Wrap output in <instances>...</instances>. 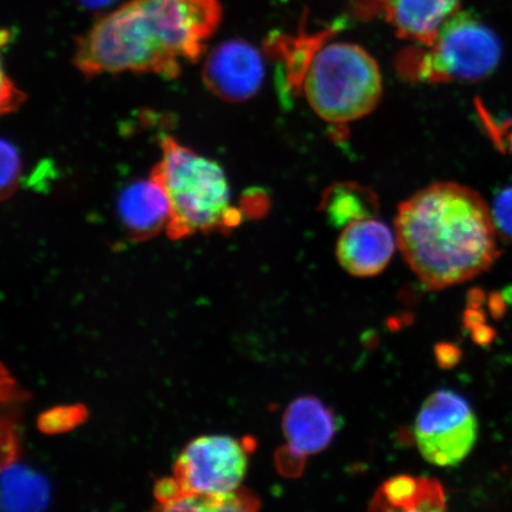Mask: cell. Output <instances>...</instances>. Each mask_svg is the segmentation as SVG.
I'll return each mask as SVG.
<instances>
[{"label": "cell", "mask_w": 512, "mask_h": 512, "mask_svg": "<svg viewBox=\"0 0 512 512\" xmlns=\"http://www.w3.org/2000/svg\"><path fill=\"white\" fill-rule=\"evenodd\" d=\"M219 0H130L76 41L74 63L92 78L121 72L177 78L219 27Z\"/></svg>", "instance_id": "6da1fadb"}, {"label": "cell", "mask_w": 512, "mask_h": 512, "mask_svg": "<svg viewBox=\"0 0 512 512\" xmlns=\"http://www.w3.org/2000/svg\"><path fill=\"white\" fill-rule=\"evenodd\" d=\"M396 241L427 290L459 285L488 271L498 258L491 209L477 191L439 182L401 203Z\"/></svg>", "instance_id": "7a4b0ae2"}, {"label": "cell", "mask_w": 512, "mask_h": 512, "mask_svg": "<svg viewBox=\"0 0 512 512\" xmlns=\"http://www.w3.org/2000/svg\"><path fill=\"white\" fill-rule=\"evenodd\" d=\"M163 156L151 179L168 198L170 219L166 232L171 239L196 233L227 232L241 221L233 207L226 174L219 164L166 137Z\"/></svg>", "instance_id": "3957f363"}, {"label": "cell", "mask_w": 512, "mask_h": 512, "mask_svg": "<svg viewBox=\"0 0 512 512\" xmlns=\"http://www.w3.org/2000/svg\"><path fill=\"white\" fill-rule=\"evenodd\" d=\"M382 89L379 64L354 43L335 42L318 49L304 76L307 102L331 124L366 117L379 105Z\"/></svg>", "instance_id": "277c9868"}, {"label": "cell", "mask_w": 512, "mask_h": 512, "mask_svg": "<svg viewBox=\"0 0 512 512\" xmlns=\"http://www.w3.org/2000/svg\"><path fill=\"white\" fill-rule=\"evenodd\" d=\"M427 48L418 73L425 81L483 80L495 72L502 59V43L495 31L469 12H456L448 18Z\"/></svg>", "instance_id": "5b68a950"}, {"label": "cell", "mask_w": 512, "mask_h": 512, "mask_svg": "<svg viewBox=\"0 0 512 512\" xmlns=\"http://www.w3.org/2000/svg\"><path fill=\"white\" fill-rule=\"evenodd\" d=\"M421 456L440 467L456 466L469 456L478 437L470 403L452 390L434 392L422 403L414 426Z\"/></svg>", "instance_id": "8992f818"}, {"label": "cell", "mask_w": 512, "mask_h": 512, "mask_svg": "<svg viewBox=\"0 0 512 512\" xmlns=\"http://www.w3.org/2000/svg\"><path fill=\"white\" fill-rule=\"evenodd\" d=\"M247 466L245 443L229 435H202L179 454L175 479L184 494L227 496L240 490Z\"/></svg>", "instance_id": "52a82bcc"}, {"label": "cell", "mask_w": 512, "mask_h": 512, "mask_svg": "<svg viewBox=\"0 0 512 512\" xmlns=\"http://www.w3.org/2000/svg\"><path fill=\"white\" fill-rule=\"evenodd\" d=\"M265 66L258 49L245 41H227L211 51L203 80L211 93L224 101L242 102L258 93Z\"/></svg>", "instance_id": "ba28073f"}, {"label": "cell", "mask_w": 512, "mask_h": 512, "mask_svg": "<svg viewBox=\"0 0 512 512\" xmlns=\"http://www.w3.org/2000/svg\"><path fill=\"white\" fill-rule=\"evenodd\" d=\"M396 245L395 230L375 217H369L343 228L336 255L349 274L368 278L384 271L393 258Z\"/></svg>", "instance_id": "9c48e42d"}, {"label": "cell", "mask_w": 512, "mask_h": 512, "mask_svg": "<svg viewBox=\"0 0 512 512\" xmlns=\"http://www.w3.org/2000/svg\"><path fill=\"white\" fill-rule=\"evenodd\" d=\"M460 0H371L396 34L405 40L430 46L448 18L456 14Z\"/></svg>", "instance_id": "30bf717a"}, {"label": "cell", "mask_w": 512, "mask_h": 512, "mask_svg": "<svg viewBox=\"0 0 512 512\" xmlns=\"http://www.w3.org/2000/svg\"><path fill=\"white\" fill-rule=\"evenodd\" d=\"M283 428L288 448L300 456H310L331 444L336 433V420L322 401L304 396L287 407Z\"/></svg>", "instance_id": "8fae6325"}, {"label": "cell", "mask_w": 512, "mask_h": 512, "mask_svg": "<svg viewBox=\"0 0 512 512\" xmlns=\"http://www.w3.org/2000/svg\"><path fill=\"white\" fill-rule=\"evenodd\" d=\"M118 211L127 233L134 240L151 239L168 227V198L156 182H134L121 192Z\"/></svg>", "instance_id": "7c38bea8"}, {"label": "cell", "mask_w": 512, "mask_h": 512, "mask_svg": "<svg viewBox=\"0 0 512 512\" xmlns=\"http://www.w3.org/2000/svg\"><path fill=\"white\" fill-rule=\"evenodd\" d=\"M323 209L336 227L374 217L377 209L376 197L368 189L355 183H339L325 192Z\"/></svg>", "instance_id": "4fadbf2b"}, {"label": "cell", "mask_w": 512, "mask_h": 512, "mask_svg": "<svg viewBox=\"0 0 512 512\" xmlns=\"http://www.w3.org/2000/svg\"><path fill=\"white\" fill-rule=\"evenodd\" d=\"M4 504L10 509H40L48 502V486L27 467H11L4 475Z\"/></svg>", "instance_id": "5bb4252c"}, {"label": "cell", "mask_w": 512, "mask_h": 512, "mask_svg": "<svg viewBox=\"0 0 512 512\" xmlns=\"http://www.w3.org/2000/svg\"><path fill=\"white\" fill-rule=\"evenodd\" d=\"M421 479L396 476L387 480L371 501V510L416 511L420 496Z\"/></svg>", "instance_id": "9a60e30c"}, {"label": "cell", "mask_w": 512, "mask_h": 512, "mask_svg": "<svg viewBox=\"0 0 512 512\" xmlns=\"http://www.w3.org/2000/svg\"><path fill=\"white\" fill-rule=\"evenodd\" d=\"M2 200L6 201L9 197L15 194L19 176H21V156L17 147L9 142V140H2Z\"/></svg>", "instance_id": "2e32d148"}, {"label": "cell", "mask_w": 512, "mask_h": 512, "mask_svg": "<svg viewBox=\"0 0 512 512\" xmlns=\"http://www.w3.org/2000/svg\"><path fill=\"white\" fill-rule=\"evenodd\" d=\"M491 213L497 233L505 240L512 242V187L499 192Z\"/></svg>", "instance_id": "e0dca14e"}, {"label": "cell", "mask_w": 512, "mask_h": 512, "mask_svg": "<svg viewBox=\"0 0 512 512\" xmlns=\"http://www.w3.org/2000/svg\"><path fill=\"white\" fill-rule=\"evenodd\" d=\"M421 488L416 511H443L446 507V497L443 486L437 479L420 477Z\"/></svg>", "instance_id": "ac0fdd59"}, {"label": "cell", "mask_w": 512, "mask_h": 512, "mask_svg": "<svg viewBox=\"0 0 512 512\" xmlns=\"http://www.w3.org/2000/svg\"><path fill=\"white\" fill-rule=\"evenodd\" d=\"M25 100L23 93L19 92L15 83L5 74L4 68L2 73V112L10 113L17 110L18 106Z\"/></svg>", "instance_id": "d6986e66"}, {"label": "cell", "mask_w": 512, "mask_h": 512, "mask_svg": "<svg viewBox=\"0 0 512 512\" xmlns=\"http://www.w3.org/2000/svg\"><path fill=\"white\" fill-rule=\"evenodd\" d=\"M460 358V350L452 344H440L437 347V360L441 367L451 368L456 366Z\"/></svg>", "instance_id": "ffe728a7"}, {"label": "cell", "mask_w": 512, "mask_h": 512, "mask_svg": "<svg viewBox=\"0 0 512 512\" xmlns=\"http://www.w3.org/2000/svg\"><path fill=\"white\" fill-rule=\"evenodd\" d=\"M83 8L89 10L102 9L114 2V0H76Z\"/></svg>", "instance_id": "44dd1931"}, {"label": "cell", "mask_w": 512, "mask_h": 512, "mask_svg": "<svg viewBox=\"0 0 512 512\" xmlns=\"http://www.w3.org/2000/svg\"><path fill=\"white\" fill-rule=\"evenodd\" d=\"M473 332H475L476 341L480 343H488L492 338V331L485 326H476Z\"/></svg>", "instance_id": "7402d4cb"}]
</instances>
